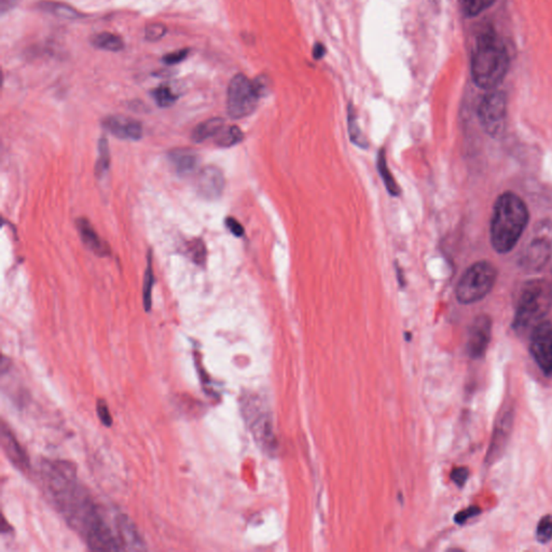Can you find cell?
<instances>
[{"label": "cell", "instance_id": "obj_1", "mask_svg": "<svg viewBox=\"0 0 552 552\" xmlns=\"http://www.w3.org/2000/svg\"><path fill=\"white\" fill-rule=\"evenodd\" d=\"M44 488L54 506L68 525L96 551L122 550L117 531L107 522L95 501L77 479L76 468L68 462H44L41 467Z\"/></svg>", "mask_w": 552, "mask_h": 552}, {"label": "cell", "instance_id": "obj_2", "mask_svg": "<svg viewBox=\"0 0 552 552\" xmlns=\"http://www.w3.org/2000/svg\"><path fill=\"white\" fill-rule=\"evenodd\" d=\"M529 218L527 205L519 195L513 192H505L499 195L491 219L493 248L499 254L511 252L525 232Z\"/></svg>", "mask_w": 552, "mask_h": 552}, {"label": "cell", "instance_id": "obj_3", "mask_svg": "<svg viewBox=\"0 0 552 552\" xmlns=\"http://www.w3.org/2000/svg\"><path fill=\"white\" fill-rule=\"evenodd\" d=\"M506 46L493 30H484L477 39L472 60V75L479 88L491 90L504 80L508 72Z\"/></svg>", "mask_w": 552, "mask_h": 552}, {"label": "cell", "instance_id": "obj_4", "mask_svg": "<svg viewBox=\"0 0 552 552\" xmlns=\"http://www.w3.org/2000/svg\"><path fill=\"white\" fill-rule=\"evenodd\" d=\"M552 307V286L546 280H533L527 283L518 300L513 319V329L523 331L541 323Z\"/></svg>", "mask_w": 552, "mask_h": 552}, {"label": "cell", "instance_id": "obj_5", "mask_svg": "<svg viewBox=\"0 0 552 552\" xmlns=\"http://www.w3.org/2000/svg\"><path fill=\"white\" fill-rule=\"evenodd\" d=\"M497 278L494 264L479 262L467 269L456 286V299L463 304L482 300L492 290Z\"/></svg>", "mask_w": 552, "mask_h": 552}, {"label": "cell", "instance_id": "obj_6", "mask_svg": "<svg viewBox=\"0 0 552 552\" xmlns=\"http://www.w3.org/2000/svg\"><path fill=\"white\" fill-rule=\"evenodd\" d=\"M262 97L254 81L238 74L230 81L226 97L228 115L232 119H243L254 113Z\"/></svg>", "mask_w": 552, "mask_h": 552}, {"label": "cell", "instance_id": "obj_7", "mask_svg": "<svg viewBox=\"0 0 552 552\" xmlns=\"http://www.w3.org/2000/svg\"><path fill=\"white\" fill-rule=\"evenodd\" d=\"M552 255V222L537 224L533 236L523 248L519 264L525 270L539 271L547 264Z\"/></svg>", "mask_w": 552, "mask_h": 552}, {"label": "cell", "instance_id": "obj_8", "mask_svg": "<svg viewBox=\"0 0 552 552\" xmlns=\"http://www.w3.org/2000/svg\"><path fill=\"white\" fill-rule=\"evenodd\" d=\"M478 118L487 134L499 139L506 129L507 98L505 93L493 91L483 96L478 106Z\"/></svg>", "mask_w": 552, "mask_h": 552}, {"label": "cell", "instance_id": "obj_9", "mask_svg": "<svg viewBox=\"0 0 552 552\" xmlns=\"http://www.w3.org/2000/svg\"><path fill=\"white\" fill-rule=\"evenodd\" d=\"M248 416V423L254 435L257 444L268 453H274L278 450V439L273 428V420L270 412L264 407L260 400H250L246 407Z\"/></svg>", "mask_w": 552, "mask_h": 552}, {"label": "cell", "instance_id": "obj_10", "mask_svg": "<svg viewBox=\"0 0 552 552\" xmlns=\"http://www.w3.org/2000/svg\"><path fill=\"white\" fill-rule=\"evenodd\" d=\"M532 356L546 377H552V323L541 321L532 333Z\"/></svg>", "mask_w": 552, "mask_h": 552}, {"label": "cell", "instance_id": "obj_11", "mask_svg": "<svg viewBox=\"0 0 552 552\" xmlns=\"http://www.w3.org/2000/svg\"><path fill=\"white\" fill-rule=\"evenodd\" d=\"M492 335V321L485 314L479 315L475 319L469 329L467 338L466 351L473 359H482L490 345Z\"/></svg>", "mask_w": 552, "mask_h": 552}, {"label": "cell", "instance_id": "obj_12", "mask_svg": "<svg viewBox=\"0 0 552 552\" xmlns=\"http://www.w3.org/2000/svg\"><path fill=\"white\" fill-rule=\"evenodd\" d=\"M513 424V407L505 408L501 413L499 414L495 423L494 432H493L492 442L487 454V462L493 464L495 461L501 458V453L506 448L511 436V428Z\"/></svg>", "mask_w": 552, "mask_h": 552}, {"label": "cell", "instance_id": "obj_13", "mask_svg": "<svg viewBox=\"0 0 552 552\" xmlns=\"http://www.w3.org/2000/svg\"><path fill=\"white\" fill-rule=\"evenodd\" d=\"M224 184L222 172L218 167H204L198 175L195 187L200 197L208 201H215L222 197Z\"/></svg>", "mask_w": 552, "mask_h": 552}, {"label": "cell", "instance_id": "obj_14", "mask_svg": "<svg viewBox=\"0 0 552 552\" xmlns=\"http://www.w3.org/2000/svg\"><path fill=\"white\" fill-rule=\"evenodd\" d=\"M105 129L121 139L139 141L143 136V127L139 121L122 116L107 117L103 121Z\"/></svg>", "mask_w": 552, "mask_h": 552}, {"label": "cell", "instance_id": "obj_15", "mask_svg": "<svg viewBox=\"0 0 552 552\" xmlns=\"http://www.w3.org/2000/svg\"><path fill=\"white\" fill-rule=\"evenodd\" d=\"M77 228L81 240L84 243V245L96 256L107 257L110 255L111 250L108 244L97 233L94 226L91 224L86 218H79L77 219Z\"/></svg>", "mask_w": 552, "mask_h": 552}, {"label": "cell", "instance_id": "obj_16", "mask_svg": "<svg viewBox=\"0 0 552 552\" xmlns=\"http://www.w3.org/2000/svg\"><path fill=\"white\" fill-rule=\"evenodd\" d=\"M116 529L122 550H143L145 544L139 535V529L127 515H119L116 520Z\"/></svg>", "mask_w": 552, "mask_h": 552}, {"label": "cell", "instance_id": "obj_17", "mask_svg": "<svg viewBox=\"0 0 552 552\" xmlns=\"http://www.w3.org/2000/svg\"><path fill=\"white\" fill-rule=\"evenodd\" d=\"M1 446H3L8 458L16 467H19L20 469H23V470L30 469V458H28L27 454H26L23 448L20 446L19 442L15 439V437L6 428L5 423H3V426H1Z\"/></svg>", "mask_w": 552, "mask_h": 552}, {"label": "cell", "instance_id": "obj_18", "mask_svg": "<svg viewBox=\"0 0 552 552\" xmlns=\"http://www.w3.org/2000/svg\"><path fill=\"white\" fill-rule=\"evenodd\" d=\"M169 161L178 175H189L199 165V155L189 148L174 149L169 153Z\"/></svg>", "mask_w": 552, "mask_h": 552}, {"label": "cell", "instance_id": "obj_19", "mask_svg": "<svg viewBox=\"0 0 552 552\" xmlns=\"http://www.w3.org/2000/svg\"><path fill=\"white\" fill-rule=\"evenodd\" d=\"M224 127V119L213 118L200 123L192 132V141L195 143H203L207 139L215 137Z\"/></svg>", "mask_w": 552, "mask_h": 552}, {"label": "cell", "instance_id": "obj_20", "mask_svg": "<svg viewBox=\"0 0 552 552\" xmlns=\"http://www.w3.org/2000/svg\"><path fill=\"white\" fill-rule=\"evenodd\" d=\"M378 169H379L380 175L385 184L386 189L391 193V195L397 197L400 193V188L398 184L396 183L395 178L392 175L391 171L388 169L387 161H386V153L384 149L380 150L378 155Z\"/></svg>", "mask_w": 552, "mask_h": 552}, {"label": "cell", "instance_id": "obj_21", "mask_svg": "<svg viewBox=\"0 0 552 552\" xmlns=\"http://www.w3.org/2000/svg\"><path fill=\"white\" fill-rule=\"evenodd\" d=\"M93 46L107 51L117 52L122 50L123 40L119 36L111 34V32H100L93 36L91 39Z\"/></svg>", "mask_w": 552, "mask_h": 552}, {"label": "cell", "instance_id": "obj_22", "mask_svg": "<svg viewBox=\"0 0 552 552\" xmlns=\"http://www.w3.org/2000/svg\"><path fill=\"white\" fill-rule=\"evenodd\" d=\"M214 139H215L216 145L222 147V148H229V147L240 143L244 139V134L240 127L232 125V127H222V131Z\"/></svg>", "mask_w": 552, "mask_h": 552}, {"label": "cell", "instance_id": "obj_23", "mask_svg": "<svg viewBox=\"0 0 552 552\" xmlns=\"http://www.w3.org/2000/svg\"><path fill=\"white\" fill-rule=\"evenodd\" d=\"M347 117H349L347 118V120H349V135L352 143L359 146L361 148H368L367 139L364 136L361 127H359V123H357L355 109H354L352 104L349 105V115H347Z\"/></svg>", "mask_w": 552, "mask_h": 552}, {"label": "cell", "instance_id": "obj_24", "mask_svg": "<svg viewBox=\"0 0 552 552\" xmlns=\"http://www.w3.org/2000/svg\"><path fill=\"white\" fill-rule=\"evenodd\" d=\"M40 8L44 11L60 16V18H64V19H79L80 18V13L78 11H76L70 6L64 5V4L44 1L40 4Z\"/></svg>", "mask_w": 552, "mask_h": 552}, {"label": "cell", "instance_id": "obj_25", "mask_svg": "<svg viewBox=\"0 0 552 552\" xmlns=\"http://www.w3.org/2000/svg\"><path fill=\"white\" fill-rule=\"evenodd\" d=\"M109 165H110V153H109L108 141L103 137L98 141V157L95 165V174L97 177H102L108 171Z\"/></svg>", "mask_w": 552, "mask_h": 552}, {"label": "cell", "instance_id": "obj_26", "mask_svg": "<svg viewBox=\"0 0 552 552\" xmlns=\"http://www.w3.org/2000/svg\"><path fill=\"white\" fill-rule=\"evenodd\" d=\"M188 254L194 264L198 266H204L207 258L205 243L201 238H193L187 244Z\"/></svg>", "mask_w": 552, "mask_h": 552}, {"label": "cell", "instance_id": "obj_27", "mask_svg": "<svg viewBox=\"0 0 552 552\" xmlns=\"http://www.w3.org/2000/svg\"><path fill=\"white\" fill-rule=\"evenodd\" d=\"M467 15L476 16L490 8L495 0H461Z\"/></svg>", "mask_w": 552, "mask_h": 552}, {"label": "cell", "instance_id": "obj_28", "mask_svg": "<svg viewBox=\"0 0 552 552\" xmlns=\"http://www.w3.org/2000/svg\"><path fill=\"white\" fill-rule=\"evenodd\" d=\"M155 276H153V267H151V256L148 258V268L146 269L145 280H143V304L146 311L150 310L151 291H153Z\"/></svg>", "mask_w": 552, "mask_h": 552}, {"label": "cell", "instance_id": "obj_29", "mask_svg": "<svg viewBox=\"0 0 552 552\" xmlns=\"http://www.w3.org/2000/svg\"><path fill=\"white\" fill-rule=\"evenodd\" d=\"M537 539L541 544L549 543L552 539V515L541 518L537 525Z\"/></svg>", "mask_w": 552, "mask_h": 552}, {"label": "cell", "instance_id": "obj_30", "mask_svg": "<svg viewBox=\"0 0 552 552\" xmlns=\"http://www.w3.org/2000/svg\"><path fill=\"white\" fill-rule=\"evenodd\" d=\"M153 97L157 101L158 105L161 107H169L176 102L177 96L174 94L173 91L167 86H161L155 90Z\"/></svg>", "mask_w": 552, "mask_h": 552}, {"label": "cell", "instance_id": "obj_31", "mask_svg": "<svg viewBox=\"0 0 552 552\" xmlns=\"http://www.w3.org/2000/svg\"><path fill=\"white\" fill-rule=\"evenodd\" d=\"M165 32H167V27L163 24H150L146 27V39H148L149 41H157L165 37Z\"/></svg>", "mask_w": 552, "mask_h": 552}, {"label": "cell", "instance_id": "obj_32", "mask_svg": "<svg viewBox=\"0 0 552 552\" xmlns=\"http://www.w3.org/2000/svg\"><path fill=\"white\" fill-rule=\"evenodd\" d=\"M480 513L481 509L479 508V507H468V508L464 509V511L456 513V517H454V520H456V522L458 523V525H464L470 518L476 517V515H480Z\"/></svg>", "mask_w": 552, "mask_h": 552}, {"label": "cell", "instance_id": "obj_33", "mask_svg": "<svg viewBox=\"0 0 552 552\" xmlns=\"http://www.w3.org/2000/svg\"><path fill=\"white\" fill-rule=\"evenodd\" d=\"M97 414H98V418H100L105 426H107V428L111 426L113 418H111L110 412H109L107 404L104 400H98V402H97Z\"/></svg>", "mask_w": 552, "mask_h": 552}, {"label": "cell", "instance_id": "obj_34", "mask_svg": "<svg viewBox=\"0 0 552 552\" xmlns=\"http://www.w3.org/2000/svg\"><path fill=\"white\" fill-rule=\"evenodd\" d=\"M469 470L466 467H458L451 473V479L458 487H463L468 479Z\"/></svg>", "mask_w": 552, "mask_h": 552}, {"label": "cell", "instance_id": "obj_35", "mask_svg": "<svg viewBox=\"0 0 552 552\" xmlns=\"http://www.w3.org/2000/svg\"><path fill=\"white\" fill-rule=\"evenodd\" d=\"M188 50H179V51L173 52V53L167 54L163 58L165 64L175 65L178 63L183 62L188 56Z\"/></svg>", "mask_w": 552, "mask_h": 552}, {"label": "cell", "instance_id": "obj_36", "mask_svg": "<svg viewBox=\"0 0 552 552\" xmlns=\"http://www.w3.org/2000/svg\"><path fill=\"white\" fill-rule=\"evenodd\" d=\"M226 226H228V229L231 231V233L233 234V236H238V238L244 236V228H243L242 224H240L236 218H226Z\"/></svg>", "mask_w": 552, "mask_h": 552}, {"label": "cell", "instance_id": "obj_37", "mask_svg": "<svg viewBox=\"0 0 552 552\" xmlns=\"http://www.w3.org/2000/svg\"><path fill=\"white\" fill-rule=\"evenodd\" d=\"M323 56H325V46L321 42H317V44H314V48H313V58H316V60H321Z\"/></svg>", "mask_w": 552, "mask_h": 552}, {"label": "cell", "instance_id": "obj_38", "mask_svg": "<svg viewBox=\"0 0 552 552\" xmlns=\"http://www.w3.org/2000/svg\"><path fill=\"white\" fill-rule=\"evenodd\" d=\"M15 1L16 0H1V8H3L4 11H5L7 8L11 7Z\"/></svg>", "mask_w": 552, "mask_h": 552}]
</instances>
